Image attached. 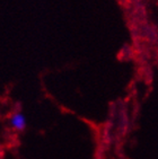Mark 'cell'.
Masks as SVG:
<instances>
[{
	"mask_svg": "<svg viewBox=\"0 0 158 159\" xmlns=\"http://www.w3.org/2000/svg\"><path fill=\"white\" fill-rule=\"evenodd\" d=\"M10 125L17 131H23L26 128V117L23 113H14L9 119Z\"/></svg>",
	"mask_w": 158,
	"mask_h": 159,
	"instance_id": "6da1fadb",
	"label": "cell"
}]
</instances>
